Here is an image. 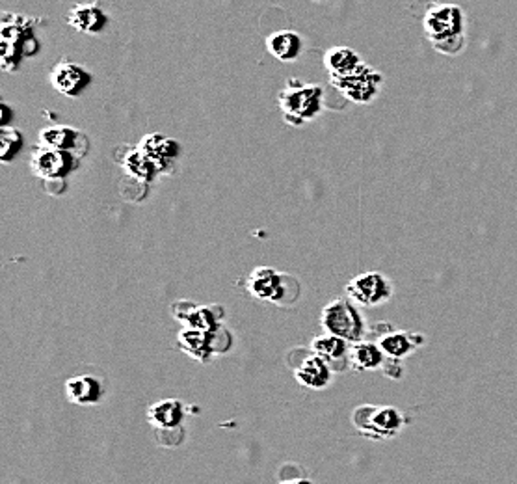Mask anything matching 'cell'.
Returning <instances> with one entry per match:
<instances>
[{"label":"cell","instance_id":"20","mask_svg":"<svg viewBox=\"0 0 517 484\" xmlns=\"http://www.w3.org/2000/svg\"><path fill=\"white\" fill-rule=\"evenodd\" d=\"M324 65H326V72L330 73V79H342L358 72V69L363 65V62L358 51L344 47V45H337L326 51Z\"/></svg>","mask_w":517,"mask_h":484},{"label":"cell","instance_id":"12","mask_svg":"<svg viewBox=\"0 0 517 484\" xmlns=\"http://www.w3.org/2000/svg\"><path fill=\"white\" fill-rule=\"evenodd\" d=\"M138 148L146 153V157L160 171H168L171 166H174V162L177 160V157L181 153L179 142L174 140V138L160 134V132L146 134L140 140V144H138Z\"/></svg>","mask_w":517,"mask_h":484},{"label":"cell","instance_id":"25","mask_svg":"<svg viewBox=\"0 0 517 484\" xmlns=\"http://www.w3.org/2000/svg\"><path fill=\"white\" fill-rule=\"evenodd\" d=\"M23 146L24 136L21 134V131L12 127L0 129V160H3V164H10L12 160H15V157L23 151Z\"/></svg>","mask_w":517,"mask_h":484},{"label":"cell","instance_id":"16","mask_svg":"<svg viewBox=\"0 0 517 484\" xmlns=\"http://www.w3.org/2000/svg\"><path fill=\"white\" fill-rule=\"evenodd\" d=\"M69 24L88 36H99L109 28V15L97 5H75L67 15Z\"/></svg>","mask_w":517,"mask_h":484},{"label":"cell","instance_id":"22","mask_svg":"<svg viewBox=\"0 0 517 484\" xmlns=\"http://www.w3.org/2000/svg\"><path fill=\"white\" fill-rule=\"evenodd\" d=\"M423 343H425L423 335L409 334V332H389V334H384L382 339L378 341L384 354L395 362L407 358L413 351H417Z\"/></svg>","mask_w":517,"mask_h":484},{"label":"cell","instance_id":"2","mask_svg":"<svg viewBox=\"0 0 517 484\" xmlns=\"http://www.w3.org/2000/svg\"><path fill=\"white\" fill-rule=\"evenodd\" d=\"M324 105V90L317 84H305L302 81L289 79L287 86L280 92V109L283 120L292 127H302L313 121Z\"/></svg>","mask_w":517,"mask_h":484},{"label":"cell","instance_id":"14","mask_svg":"<svg viewBox=\"0 0 517 484\" xmlns=\"http://www.w3.org/2000/svg\"><path fill=\"white\" fill-rule=\"evenodd\" d=\"M65 397L77 406H97L105 399V386L91 374H79L65 380Z\"/></svg>","mask_w":517,"mask_h":484},{"label":"cell","instance_id":"15","mask_svg":"<svg viewBox=\"0 0 517 484\" xmlns=\"http://www.w3.org/2000/svg\"><path fill=\"white\" fill-rule=\"evenodd\" d=\"M187 408L177 399H162L148 408V421L155 431H176L183 427Z\"/></svg>","mask_w":517,"mask_h":484},{"label":"cell","instance_id":"27","mask_svg":"<svg viewBox=\"0 0 517 484\" xmlns=\"http://www.w3.org/2000/svg\"><path fill=\"white\" fill-rule=\"evenodd\" d=\"M282 484H313L309 479H302V477H296V479H289V480H283Z\"/></svg>","mask_w":517,"mask_h":484},{"label":"cell","instance_id":"9","mask_svg":"<svg viewBox=\"0 0 517 484\" xmlns=\"http://www.w3.org/2000/svg\"><path fill=\"white\" fill-rule=\"evenodd\" d=\"M91 81L93 77L88 69H84L82 65L75 62H60L53 67V72H51L53 88L58 93L72 97V99L81 97L91 86Z\"/></svg>","mask_w":517,"mask_h":484},{"label":"cell","instance_id":"6","mask_svg":"<svg viewBox=\"0 0 517 484\" xmlns=\"http://www.w3.org/2000/svg\"><path fill=\"white\" fill-rule=\"evenodd\" d=\"M81 166V157L72 151H60L38 146L30 157V168L43 183L65 181Z\"/></svg>","mask_w":517,"mask_h":484},{"label":"cell","instance_id":"4","mask_svg":"<svg viewBox=\"0 0 517 484\" xmlns=\"http://www.w3.org/2000/svg\"><path fill=\"white\" fill-rule=\"evenodd\" d=\"M38 45L28 21L15 15L14 23L5 21L3 32H0V63L5 72H17L23 58L36 54V49L30 45Z\"/></svg>","mask_w":517,"mask_h":484},{"label":"cell","instance_id":"24","mask_svg":"<svg viewBox=\"0 0 517 484\" xmlns=\"http://www.w3.org/2000/svg\"><path fill=\"white\" fill-rule=\"evenodd\" d=\"M185 321L188 323V328L201 330V332H218L220 330V319L215 315V307H197L196 304L185 315Z\"/></svg>","mask_w":517,"mask_h":484},{"label":"cell","instance_id":"7","mask_svg":"<svg viewBox=\"0 0 517 484\" xmlns=\"http://www.w3.org/2000/svg\"><path fill=\"white\" fill-rule=\"evenodd\" d=\"M393 284L382 272H363L347 284V298L358 305L378 307L391 300Z\"/></svg>","mask_w":517,"mask_h":484},{"label":"cell","instance_id":"10","mask_svg":"<svg viewBox=\"0 0 517 484\" xmlns=\"http://www.w3.org/2000/svg\"><path fill=\"white\" fill-rule=\"evenodd\" d=\"M248 291L261 302L280 304L285 296V278L272 266H257L248 276Z\"/></svg>","mask_w":517,"mask_h":484},{"label":"cell","instance_id":"13","mask_svg":"<svg viewBox=\"0 0 517 484\" xmlns=\"http://www.w3.org/2000/svg\"><path fill=\"white\" fill-rule=\"evenodd\" d=\"M294 376L298 380V384L307 388V390H326L331 382L333 369L331 365L322 360L317 354H307L296 367H294Z\"/></svg>","mask_w":517,"mask_h":484},{"label":"cell","instance_id":"19","mask_svg":"<svg viewBox=\"0 0 517 484\" xmlns=\"http://www.w3.org/2000/svg\"><path fill=\"white\" fill-rule=\"evenodd\" d=\"M266 49L275 60L289 63L302 56L303 40L294 30H278L266 38Z\"/></svg>","mask_w":517,"mask_h":484},{"label":"cell","instance_id":"11","mask_svg":"<svg viewBox=\"0 0 517 484\" xmlns=\"http://www.w3.org/2000/svg\"><path fill=\"white\" fill-rule=\"evenodd\" d=\"M38 146L49 148V150H60V151H72L79 155L81 159L88 151V140L84 132L72 125H53L43 127L40 131V142Z\"/></svg>","mask_w":517,"mask_h":484},{"label":"cell","instance_id":"17","mask_svg":"<svg viewBox=\"0 0 517 484\" xmlns=\"http://www.w3.org/2000/svg\"><path fill=\"white\" fill-rule=\"evenodd\" d=\"M311 353L321 356L322 360H326L331 369H344L347 365H350L349 362V354H350V343H347L344 339L331 335V334H324L319 335L311 341Z\"/></svg>","mask_w":517,"mask_h":484},{"label":"cell","instance_id":"1","mask_svg":"<svg viewBox=\"0 0 517 484\" xmlns=\"http://www.w3.org/2000/svg\"><path fill=\"white\" fill-rule=\"evenodd\" d=\"M423 26L432 45L443 54H458L465 47V12L458 5H434Z\"/></svg>","mask_w":517,"mask_h":484},{"label":"cell","instance_id":"5","mask_svg":"<svg viewBox=\"0 0 517 484\" xmlns=\"http://www.w3.org/2000/svg\"><path fill=\"white\" fill-rule=\"evenodd\" d=\"M354 425L365 438L380 441L402 431L404 416L395 406H359L354 411Z\"/></svg>","mask_w":517,"mask_h":484},{"label":"cell","instance_id":"26","mask_svg":"<svg viewBox=\"0 0 517 484\" xmlns=\"http://www.w3.org/2000/svg\"><path fill=\"white\" fill-rule=\"evenodd\" d=\"M14 121V111L6 105V102H0V127H10Z\"/></svg>","mask_w":517,"mask_h":484},{"label":"cell","instance_id":"21","mask_svg":"<svg viewBox=\"0 0 517 484\" xmlns=\"http://www.w3.org/2000/svg\"><path fill=\"white\" fill-rule=\"evenodd\" d=\"M121 166L130 179H134L138 183H144V185L153 183L155 178L160 174V169L146 157V153L138 146L136 148L130 146L127 150V153H123Z\"/></svg>","mask_w":517,"mask_h":484},{"label":"cell","instance_id":"23","mask_svg":"<svg viewBox=\"0 0 517 484\" xmlns=\"http://www.w3.org/2000/svg\"><path fill=\"white\" fill-rule=\"evenodd\" d=\"M386 354L378 343L359 341L350 344L349 362L356 371H374L386 365Z\"/></svg>","mask_w":517,"mask_h":484},{"label":"cell","instance_id":"3","mask_svg":"<svg viewBox=\"0 0 517 484\" xmlns=\"http://www.w3.org/2000/svg\"><path fill=\"white\" fill-rule=\"evenodd\" d=\"M321 324L324 334L337 335L347 343L354 344L363 341L367 332L365 317L350 298H335L324 305Z\"/></svg>","mask_w":517,"mask_h":484},{"label":"cell","instance_id":"18","mask_svg":"<svg viewBox=\"0 0 517 484\" xmlns=\"http://www.w3.org/2000/svg\"><path fill=\"white\" fill-rule=\"evenodd\" d=\"M218 332L209 334V332H201V330H194V328H185L179 334V344L187 354H190L197 362L205 363V362L211 360V356L215 353H218V347H216V339H218L216 334Z\"/></svg>","mask_w":517,"mask_h":484},{"label":"cell","instance_id":"8","mask_svg":"<svg viewBox=\"0 0 517 484\" xmlns=\"http://www.w3.org/2000/svg\"><path fill=\"white\" fill-rule=\"evenodd\" d=\"M382 82V73L369 67L367 63H363L358 72L349 77L331 79V84L337 88V92L350 102H358V105H369V102H372L378 92H380Z\"/></svg>","mask_w":517,"mask_h":484}]
</instances>
